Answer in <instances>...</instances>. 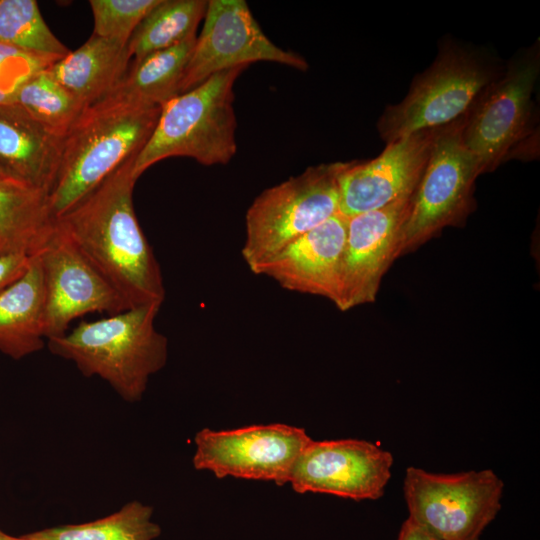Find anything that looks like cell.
<instances>
[{
	"label": "cell",
	"mask_w": 540,
	"mask_h": 540,
	"mask_svg": "<svg viewBox=\"0 0 540 540\" xmlns=\"http://www.w3.org/2000/svg\"><path fill=\"white\" fill-rule=\"evenodd\" d=\"M344 164L308 167L254 199L245 214L241 249L251 272L339 212L338 175Z\"/></svg>",
	"instance_id": "cell-6"
},
{
	"label": "cell",
	"mask_w": 540,
	"mask_h": 540,
	"mask_svg": "<svg viewBox=\"0 0 540 540\" xmlns=\"http://www.w3.org/2000/svg\"><path fill=\"white\" fill-rule=\"evenodd\" d=\"M0 540H31L26 535H22L19 537L9 535L5 533L3 530L0 529Z\"/></svg>",
	"instance_id": "cell-31"
},
{
	"label": "cell",
	"mask_w": 540,
	"mask_h": 540,
	"mask_svg": "<svg viewBox=\"0 0 540 540\" xmlns=\"http://www.w3.org/2000/svg\"><path fill=\"white\" fill-rule=\"evenodd\" d=\"M152 507L131 501L109 516L81 524L44 528L25 534L31 540H155L161 533Z\"/></svg>",
	"instance_id": "cell-23"
},
{
	"label": "cell",
	"mask_w": 540,
	"mask_h": 540,
	"mask_svg": "<svg viewBox=\"0 0 540 540\" xmlns=\"http://www.w3.org/2000/svg\"><path fill=\"white\" fill-rule=\"evenodd\" d=\"M161 107L87 108L64 137L60 163L48 194L55 219L90 193L151 136Z\"/></svg>",
	"instance_id": "cell-4"
},
{
	"label": "cell",
	"mask_w": 540,
	"mask_h": 540,
	"mask_svg": "<svg viewBox=\"0 0 540 540\" xmlns=\"http://www.w3.org/2000/svg\"><path fill=\"white\" fill-rule=\"evenodd\" d=\"M55 229L46 192L17 178L0 181V257L38 255Z\"/></svg>",
	"instance_id": "cell-21"
},
{
	"label": "cell",
	"mask_w": 540,
	"mask_h": 540,
	"mask_svg": "<svg viewBox=\"0 0 540 540\" xmlns=\"http://www.w3.org/2000/svg\"><path fill=\"white\" fill-rule=\"evenodd\" d=\"M412 197V196H411ZM411 197L347 218V235L335 306L347 311L375 301L381 279L396 259Z\"/></svg>",
	"instance_id": "cell-15"
},
{
	"label": "cell",
	"mask_w": 540,
	"mask_h": 540,
	"mask_svg": "<svg viewBox=\"0 0 540 540\" xmlns=\"http://www.w3.org/2000/svg\"><path fill=\"white\" fill-rule=\"evenodd\" d=\"M196 37L133 61L115 87L91 107H162L180 94Z\"/></svg>",
	"instance_id": "cell-18"
},
{
	"label": "cell",
	"mask_w": 540,
	"mask_h": 540,
	"mask_svg": "<svg viewBox=\"0 0 540 540\" xmlns=\"http://www.w3.org/2000/svg\"><path fill=\"white\" fill-rule=\"evenodd\" d=\"M22 53H27V52L21 51L11 46L0 44V62L7 60L11 57L17 56L19 54H22Z\"/></svg>",
	"instance_id": "cell-30"
},
{
	"label": "cell",
	"mask_w": 540,
	"mask_h": 540,
	"mask_svg": "<svg viewBox=\"0 0 540 540\" xmlns=\"http://www.w3.org/2000/svg\"><path fill=\"white\" fill-rule=\"evenodd\" d=\"M392 465L389 451L366 440L311 439L294 464L289 484L301 494L376 500L384 494Z\"/></svg>",
	"instance_id": "cell-12"
},
{
	"label": "cell",
	"mask_w": 540,
	"mask_h": 540,
	"mask_svg": "<svg viewBox=\"0 0 540 540\" xmlns=\"http://www.w3.org/2000/svg\"><path fill=\"white\" fill-rule=\"evenodd\" d=\"M246 68L216 73L164 104L134 160V177L170 157L192 158L205 166L230 162L237 150L233 87Z\"/></svg>",
	"instance_id": "cell-3"
},
{
	"label": "cell",
	"mask_w": 540,
	"mask_h": 540,
	"mask_svg": "<svg viewBox=\"0 0 540 540\" xmlns=\"http://www.w3.org/2000/svg\"><path fill=\"white\" fill-rule=\"evenodd\" d=\"M136 156L56 219L57 228L128 308L162 305L166 295L160 265L134 210Z\"/></svg>",
	"instance_id": "cell-1"
},
{
	"label": "cell",
	"mask_w": 540,
	"mask_h": 540,
	"mask_svg": "<svg viewBox=\"0 0 540 540\" xmlns=\"http://www.w3.org/2000/svg\"><path fill=\"white\" fill-rule=\"evenodd\" d=\"M160 0H90L93 34L128 43L143 18Z\"/></svg>",
	"instance_id": "cell-26"
},
{
	"label": "cell",
	"mask_w": 540,
	"mask_h": 540,
	"mask_svg": "<svg viewBox=\"0 0 540 540\" xmlns=\"http://www.w3.org/2000/svg\"><path fill=\"white\" fill-rule=\"evenodd\" d=\"M203 27L181 82L180 94L210 76L254 62H275L305 71L299 54L274 44L262 31L244 0H209Z\"/></svg>",
	"instance_id": "cell-11"
},
{
	"label": "cell",
	"mask_w": 540,
	"mask_h": 540,
	"mask_svg": "<svg viewBox=\"0 0 540 540\" xmlns=\"http://www.w3.org/2000/svg\"><path fill=\"white\" fill-rule=\"evenodd\" d=\"M63 140L15 104L0 105V165L17 179L49 194Z\"/></svg>",
	"instance_id": "cell-17"
},
{
	"label": "cell",
	"mask_w": 540,
	"mask_h": 540,
	"mask_svg": "<svg viewBox=\"0 0 540 540\" xmlns=\"http://www.w3.org/2000/svg\"><path fill=\"white\" fill-rule=\"evenodd\" d=\"M310 440L303 428L281 423L219 431L204 428L194 438L193 466L221 479L230 476L283 486Z\"/></svg>",
	"instance_id": "cell-10"
},
{
	"label": "cell",
	"mask_w": 540,
	"mask_h": 540,
	"mask_svg": "<svg viewBox=\"0 0 540 540\" xmlns=\"http://www.w3.org/2000/svg\"><path fill=\"white\" fill-rule=\"evenodd\" d=\"M60 58L22 53L0 62V105L13 104L22 84Z\"/></svg>",
	"instance_id": "cell-27"
},
{
	"label": "cell",
	"mask_w": 540,
	"mask_h": 540,
	"mask_svg": "<svg viewBox=\"0 0 540 540\" xmlns=\"http://www.w3.org/2000/svg\"><path fill=\"white\" fill-rule=\"evenodd\" d=\"M501 73L495 61L478 50L442 44L433 63L415 76L406 97L384 110L377 123L381 138L390 143L453 123Z\"/></svg>",
	"instance_id": "cell-5"
},
{
	"label": "cell",
	"mask_w": 540,
	"mask_h": 540,
	"mask_svg": "<svg viewBox=\"0 0 540 540\" xmlns=\"http://www.w3.org/2000/svg\"><path fill=\"white\" fill-rule=\"evenodd\" d=\"M540 73L539 43L517 52L464 118L462 141L480 172L493 171L529 133Z\"/></svg>",
	"instance_id": "cell-9"
},
{
	"label": "cell",
	"mask_w": 540,
	"mask_h": 540,
	"mask_svg": "<svg viewBox=\"0 0 540 540\" xmlns=\"http://www.w3.org/2000/svg\"><path fill=\"white\" fill-rule=\"evenodd\" d=\"M206 8V0H160L139 23L128 41L133 61L196 36Z\"/></svg>",
	"instance_id": "cell-22"
},
{
	"label": "cell",
	"mask_w": 540,
	"mask_h": 540,
	"mask_svg": "<svg viewBox=\"0 0 540 540\" xmlns=\"http://www.w3.org/2000/svg\"><path fill=\"white\" fill-rule=\"evenodd\" d=\"M440 128L417 131L387 143L372 160L345 163L338 175L339 213L350 218L411 197Z\"/></svg>",
	"instance_id": "cell-14"
},
{
	"label": "cell",
	"mask_w": 540,
	"mask_h": 540,
	"mask_svg": "<svg viewBox=\"0 0 540 540\" xmlns=\"http://www.w3.org/2000/svg\"><path fill=\"white\" fill-rule=\"evenodd\" d=\"M397 540H440L409 517L403 522Z\"/></svg>",
	"instance_id": "cell-29"
},
{
	"label": "cell",
	"mask_w": 540,
	"mask_h": 540,
	"mask_svg": "<svg viewBox=\"0 0 540 540\" xmlns=\"http://www.w3.org/2000/svg\"><path fill=\"white\" fill-rule=\"evenodd\" d=\"M46 340L45 301L38 255L0 291V352L19 360L40 351Z\"/></svg>",
	"instance_id": "cell-20"
},
{
	"label": "cell",
	"mask_w": 540,
	"mask_h": 540,
	"mask_svg": "<svg viewBox=\"0 0 540 540\" xmlns=\"http://www.w3.org/2000/svg\"><path fill=\"white\" fill-rule=\"evenodd\" d=\"M159 304L81 321L47 340L49 351L73 362L86 377L98 376L127 402L141 400L150 377L167 362L168 340L155 327Z\"/></svg>",
	"instance_id": "cell-2"
},
{
	"label": "cell",
	"mask_w": 540,
	"mask_h": 540,
	"mask_svg": "<svg viewBox=\"0 0 540 540\" xmlns=\"http://www.w3.org/2000/svg\"><path fill=\"white\" fill-rule=\"evenodd\" d=\"M13 104L60 137L68 134L85 111L47 68L33 74L22 84Z\"/></svg>",
	"instance_id": "cell-24"
},
{
	"label": "cell",
	"mask_w": 540,
	"mask_h": 540,
	"mask_svg": "<svg viewBox=\"0 0 540 540\" xmlns=\"http://www.w3.org/2000/svg\"><path fill=\"white\" fill-rule=\"evenodd\" d=\"M503 489L490 469L436 474L409 467L403 484L408 517L440 540H480L501 509Z\"/></svg>",
	"instance_id": "cell-8"
},
{
	"label": "cell",
	"mask_w": 540,
	"mask_h": 540,
	"mask_svg": "<svg viewBox=\"0 0 540 540\" xmlns=\"http://www.w3.org/2000/svg\"><path fill=\"white\" fill-rule=\"evenodd\" d=\"M348 219L339 212L303 234L252 272L285 290L338 299Z\"/></svg>",
	"instance_id": "cell-16"
},
{
	"label": "cell",
	"mask_w": 540,
	"mask_h": 540,
	"mask_svg": "<svg viewBox=\"0 0 540 540\" xmlns=\"http://www.w3.org/2000/svg\"><path fill=\"white\" fill-rule=\"evenodd\" d=\"M16 178L12 176L10 173H8L1 165H0V181L8 180Z\"/></svg>",
	"instance_id": "cell-32"
},
{
	"label": "cell",
	"mask_w": 540,
	"mask_h": 540,
	"mask_svg": "<svg viewBox=\"0 0 540 540\" xmlns=\"http://www.w3.org/2000/svg\"><path fill=\"white\" fill-rule=\"evenodd\" d=\"M130 59L128 43L92 34L47 70L86 110L123 78Z\"/></svg>",
	"instance_id": "cell-19"
},
{
	"label": "cell",
	"mask_w": 540,
	"mask_h": 540,
	"mask_svg": "<svg viewBox=\"0 0 540 540\" xmlns=\"http://www.w3.org/2000/svg\"><path fill=\"white\" fill-rule=\"evenodd\" d=\"M464 118L441 127L435 136L399 232L396 258L415 250L444 227L457 225L472 210L474 182L481 172L462 141Z\"/></svg>",
	"instance_id": "cell-7"
},
{
	"label": "cell",
	"mask_w": 540,
	"mask_h": 540,
	"mask_svg": "<svg viewBox=\"0 0 540 540\" xmlns=\"http://www.w3.org/2000/svg\"><path fill=\"white\" fill-rule=\"evenodd\" d=\"M32 256L12 254L0 257V291L18 279L28 268Z\"/></svg>",
	"instance_id": "cell-28"
},
{
	"label": "cell",
	"mask_w": 540,
	"mask_h": 540,
	"mask_svg": "<svg viewBox=\"0 0 540 540\" xmlns=\"http://www.w3.org/2000/svg\"><path fill=\"white\" fill-rule=\"evenodd\" d=\"M44 286L46 340L65 334L89 313L128 309L115 289L57 228L38 254Z\"/></svg>",
	"instance_id": "cell-13"
},
{
	"label": "cell",
	"mask_w": 540,
	"mask_h": 540,
	"mask_svg": "<svg viewBox=\"0 0 540 540\" xmlns=\"http://www.w3.org/2000/svg\"><path fill=\"white\" fill-rule=\"evenodd\" d=\"M0 44L56 58L70 52L52 33L34 0H0Z\"/></svg>",
	"instance_id": "cell-25"
}]
</instances>
